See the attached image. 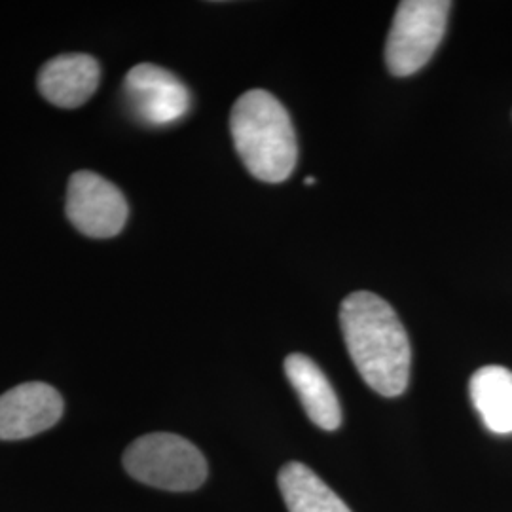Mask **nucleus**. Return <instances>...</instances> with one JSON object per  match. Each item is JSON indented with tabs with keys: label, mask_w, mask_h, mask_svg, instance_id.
<instances>
[{
	"label": "nucleus",
	"mask_w": 512,
	"mask_h": 512,
	"mask_svg": "<svg viewBox=\"0 0 512 512\" xmlns=\"http://www.w3.org/2000/svg\"><path fill=\"white\" fill-rule=\"evenodd\" d=\"M124 467L135 480L167 492L198 490L207 478L202 452L173 433H150L131 442Z\"/></svg>",
	"instance_id": "obj_3"
},
{
	"label": "nucleus",
	"mask_w": 512,
	"mask_h": 512,
	"mask_svg": "<svg viewBox=\"0 0 512 512\" xmlns=\"http://www.w3.org/2000/svg\"><path fill=\"white\" fill-rule=\"evenodd\" d=\"M63 416V399L52 385L31 382L0 395V440L35 437Z\"/></svg>",
	"instance_id": "obj_7"
},
{
	"label": "nucleus",
	"mask_w": 512,
	"mask_h": 512,
	"mask_svg": "<svg viewBox=\"0 0 512 512\" xmlns=\"http://www.w3.org/2000/svg\"><path fill=\"white\" fill-rule=\"evenodd\" d=\"M471 401L486 429L512 435V372L505 366L478 368L471 378Z\"/></svg>",
	"instance_id": "obj_10"
},
{
	"label": "nucleus",
	"mask_w": 512,
	"mask_h": 512,
	"mask_svg": "<svg viewBox=\"0 0 512 512\" xmlns=\"http://www.w3.org/2000/svg\"><path fill=\"white\" fill-rule=\"evenodd\" d=\"M340 325L349 357L368 387L384 397L403 395L412 349L395 310L382 296L359 291L344 298Z\"/></svg>",
	"instance_id": "obj_1"
},
{
	"label": "nucleus",
	"mask_w": 512,
	"mask_h": 512,
	"mask_svg": "<svg viewBox=\"0 0 512 512\" xmlns=\"http://www.w3.org/2000/svg\"><path fill=\"white\" fill-rule=\"evenodd\" d=\"M239 158L264 183H283L298 160V143L287 109L264 90L243 93L230 114Z\"/></svg>",
	"instance_id": "obj_2"
},
{
	"label": "nucleus",
	"mask_w": 512,
	"mask_h": 512,
	"mask_svg": "<svg viewBox=\"0 0 512 512\" xmlns=\"http://www.w3.org/2000/svg\"><path fill=\"white\" fill-rule=\"evenodd\" d=\"M124 97L129 112L150 128L177 124L192 105V97L183 82L152 63L135 65L126 74Z\"/></svg>",
	"instance_id": "obj_5"
},
{
	"label": "nucleus",
	"mask_w": 512,
	"mask_h": 512,
	"mask_svg": "<svg viewBox=\"0 0 512 512\" xmlns=\"http://www.w3.org/2000/svg\"><path fill=\"white\" fill-rule=\"evenodd\" d=\"M452 2L446 0H404L397 8L387 44L385 63L391 74L418 73L433 57L446 33Z\"/></svg>",
	"instance_id": "obj_4"
},
{
	"label": "nucleus",
	"mask_w": 512,
	"mask_h": 512,
	"mask_svg": "<svg viewBox=\"0 0 512 512\" xmlns=\"http://www.w3.org/2000/svg\"><path fill=\"white\" fill-rule=\"evenodd\" d=\"M99 80L101 67L92 55L63 54L40 69L38 90L55 107L76 109L92 97Z\"/></svg>",
	"instance_id": "obj_8"
},
{
	"label": "nucleus",
	"mask_w": 512,
	"mask_h": 512,
	"mask_svg": "<svg viewBox=\"0 0 512 512\" xmlns=\"http://www.w3.org/2000/svg\"><path fill=\"white\" fill-rule=\"evenodd\" d=\"M128 202L118 186L92 171H78L69 181L67 217L90 238H114L128 220Z\"/></svg>",
	"instance_id": "obj_6"
},
{
	"label": "nucleus",
	"mask_w": 512,
	"mask_h": 512,
	"mask_svg": "<svg viewBox=\"0 0 512 512\" xmlns=\"http://www.w3.org/2000/svg\"><path fill=\"white\" fill-rule=\"evenodd\" d=\"M279 490L289 512H351L348 505L304 463H287L279 471Z\"/></svg>",
	"instance_id": "obj_11"
},
{
	"label": "nucleus",
	"mask_w": 512,
	"mask_h": 512,
	"mask_svg": "<svg viewBox=\"0 0 512 512\" xmlns=\"http://www.w3.org/2000/svg\"><path fill=\"white\" fill-rule=\"evenodd\" d=\"M285 374L308 418L325 431H336L342 423V410L325 372L308 355L293 353L285 359Z\"/></svg>",
	"instance_id": "obj_9"
},
{
	"label": "nucleus",
	"mask_w": 512,
	"mask_h": 512,
	"mask_svg": "<svg viewBox=\"0 0 512 512\" xmlns=\"http://www.w3.org/2000/svg\"><path fill=\"white\" fill-rule=\"evenodd\" d=\"M306 183L313 184L315 183V179H313V177H308V179H306Z\"/></svg>",
	"instance_id": "obj_12"
}]
</instances>
